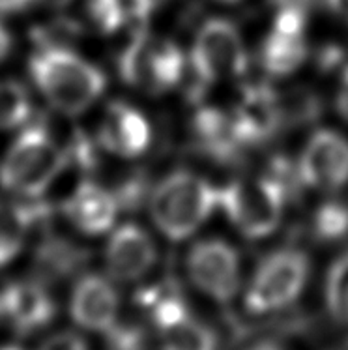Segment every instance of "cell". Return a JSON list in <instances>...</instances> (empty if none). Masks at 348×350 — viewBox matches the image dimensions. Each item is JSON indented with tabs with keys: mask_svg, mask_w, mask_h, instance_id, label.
<instances>
[{
	"mask_svg": "<svg viewBox=\"0 0 348 350\" xmlns=\"http://www.w3.org/2000/svg\"><path fill=\"white\" fill-rule=\"evenodd\" d=\"M29 70L43 98L64 115L85 113L107 85L98 66L57 43H45L36 51L30 57Z\"/></svg>",
	"mask_w": 348,
	"mask_h": 350,
	"instance_id": "cell-1",
	"label": "cell"
},
{
	"mask_svg": "<svg viewBox=\"0 0 348 350\" xmlns=\"http://www.w3.org/2000/svg\"><path fill=\"white\" fill-rule=\"evenodd\" d=\"M217 206V191L189 171H174L152 191L150 215L157 230L172 242L195 234Z\"/></svg>",
	"mask_w": 348,
	"mask_h": 350,
	"instance_id": "cell-2",
	"label": "cell"
},
{
	"mask_svg": "<svg viewBox=\"0 0 348 350\" xmlns=\"http://www.w3.org/2000/svg\"><path fill=\"white\" fill-rule=\"evenodd\" d=\"M66 165L68 154L49 131L32 126L8 148L0 165V184L12 193L36 199L57 182Z\"/></svg>",
	"mask_w": 348,
	"mask_h": 350,
	"instance_id": "cell-3",
	"label": "cell"
},
{
	"mask_svg": "<svg viewBox=\"0 0 348 350\" xmlns=\"http://www.w3.org/2000/svg\"><path fill=\"white\" fill-rule=\"evenodd\" d=\"M286 193L270 176L240 178L217 191V206L243 236L260 240L278 229L283 219Z\"/></svg>",
	"mask_w": 348,
	"mask_h": 350,
	"instance_id": "cell-4",
	"label": "cell"
},
{
	"mask_svg": "<svg viewBox=\"0 0 348 350\" xmlns=\"http://www.w3.org/2000/svg\"><path fill=\"white\" fill-rule=\"evenodd\" d=\"M191 70L195 75L193 98H200L208 86L221 79L245 73L247 53L235 23L213 17L200 27L191 47Z\"/></svg>",
	"mask_w": 348,
	"mask_h": 350,
	"instance_id": "cell-5",
	"label": "cell"
},
{
	"mask_svg": "<svg viewBox=\"0 0 348 350\" xmlns=\"http://www.w3.org/2000/svg\"><path fill=\"white\" fill-rule=\"evenodd\" d=\"M118 70L128 85L148 94H163L180 85L185 58L174 42L139 30L122 49Z\"/></svg>",
	"mask_w": 348,
	"mask_h": 350,
	"instance_id": "cell-6",
	"label": "cell"
},
{
	"mask_svg": "<svg viewBox=\"0 0 348 350\" xmlns=\"http://www.w3.org/2000/svg\"><path fill=\"white\" fill-rule=\"evenodd\" d=\"M311 262L304 251L284 247L256 266L245 291V306L253 313H271L298 300L309 278Z\"/></svg>",
	"mask_w": 348,
	"mask_h": 350,
	"instance_id": "cell-7",
	"label": "cell"
},
{
	"mask_svg": "<svg viewBox=\"0 0 348 350\" xmlns=\"http://www.w3.org/2000/svg\"><path fill=\"white\" fill-rule=\"evenodd\" d=\"M193 286L210 300L228 304L242 285L238 251L219 238L200 240L193 245L185 260Z\"/></svg>",
	"mask_w": 348,
	"mask_h": 350,
	"instance_id": "cell-8",
	"label": "cell"
},
{
	"mask_svg": "<svg viewBox=\"0 0 348 350\" xmlns=\"http://www.w3.org/2000/svg\"><path fill=\"white\" fill-rule=\"evenodd\" d=\"M144 301L152 311L161 350H215L217 341L212 328L195 319L182 298L152 293L144 296Z\"/></svg>",
	"mask_w": 348,
	"mask_h": 350,
	"instance_id": "cell-9",
	"label": "cell"
},
{
	"mask_svg": "<svg viewBox=\"0 0 348 350\" xmlns=\"http://www.w3.org/2000/svg\"><path fill=\"white\" fill-rule=\"evenodd\" d=\"M296 165L304 186L335 191L348 182V139L334 129H319L309 137Z\"/></svg>",
	"mask_w": 348,
	"mask_h": 350,
	"instance_id": "cell-10",
	"label": "cell"
},
{
	"mask_svg": "<svg viewBox=\"0 0 348 350\" xmlns=\"http://www.w3.org/2000/svg\"><path fill=\"white\" fill-rule=\"evenodd\" d=\"M230 116L243 148L266 144L284 128L279 94L270 85L245 86Z\"/></svg>",
	"mask_w": 348,
	"mask_h": 350,
	"instance_id": "cell-11",
	"label": "cell"
},
{
	"mask_svg": "<svg viewBox=\"0 0 348 350\" xmlns=\"http://www.w3.org/2000/svg\"><path fill=\"white\" fill-rule=\"evenodd\" d=\"M120 296L113 279L101 273H86L73 286L70 317L79 328L107 334L118 322Z\"/></svg>",
	"mask_w": 348,
	"mask_h": 350,
	"instance_id": "cell-12",
	"label": "cell"
},
{
	"mask_svg": "<svg viewBox=\"0 0 348 350\" xmlns=\"http://www.w3.org/2000/svg\"><path fill=\"white\" fill-rule=\"evenodd\" d=\"M156 243L146 230L126 223L114 230L105 245V266L109 278L120 283L139 281L156 265Z\"/></svg>",
	"mask_w": 348,
	"mask_h": 350,
	"instance_id": "cell-13",
	"label": "cell"
},
{
	"mask_svg": "<svg viewBox=\"0 0 348 350\" xmlns=\"http://www.w3.org/2000/svg\"><path fill=\"white\" fill-rule=\"evenodd\" d=\"M98 137L105 150L118 157L133 159L148 150L152 129L139 109L124 101H113L101 118Z\"/></svg>",
	"mask_w": 348,
	"mask_h": 350,
	"instance_id": "cell-14",
	"label": "cell"
},
{
	"mask_svg": "<svg viewBox=\"0 0 348 350\" xmlns=\"http://www.w3.org/2000/svg\"><path fill=\"white\" fill-rule=\"evenodd\" d=\"M118 202L109 191L92 180L81 182L64 202V214L83 234L100 236L113 229L118 215Z\"/></svg>",
	"mask_w": 348,
	"mask_h": 350,
	"instance_id": "cell-15",
	"label": "cell"
},
{
	"mask_svg": "<svg viewBox=\"0 0 348 350\" xmlns=\"http://www.w3.org/2000/svg\"><path fill=\"white\" fill-rule=\"evenodd\" d=\"M2 319L21 334H32L47 326L55 317V301L47 288L36 281H23L0 291Z\"/></svg>",
	"mask_w": 348,
	"mask_h": 350,
	"instance_id": "cell-16",
	"label": "cell"
},
{
	"mask_svg": "<svg viewBox=\"0 0 348 350\" xmlns=\"http://www.w3.org/2000/svg\"><path fill=\"white\" fill-rule=\"evenodd\" d=\"M191 131L197 150L217 163H236L245 150L236 135L232 116L219 109H199L193 116Z\"/></svg>",
	"mask_w": 348,
	"mask_h": 350,
	"instance_id": "cell-17",
	"label": "cell"
},
{
	"mask_svg": "<svg viewBox=\"0 0 348 350\" xmlns=\"http://www.w3.org/2000/svg\"><path fill=\"white\" fill-rule=\"evenodd\" d=\"M307 57L306 36H291L271 29L260 47V64L273 77H286L304 64Z\"/></svg>",
	"mask_w": 348,
	"mask_h": 350,
	"instance_id": "cell-18",
	"label": "cell"
},
{
	"mask_svg": "<svg viewBox=\"0 0 348 350\" xmlns=\"http://www.w3.org/2000/svg\"><path fill=\"white\" fill-rule=\"evenodd\" d=\"M40 215V208L0 202V268L21 253L32 221Z\"/></svg>",
	"mask_w": 348,
	"mask_h": 350,
	"instance_id": "cell-19",
	"label": "cell"
},
{
	"mask_svg": "<svg viewBox=\"0 0 348 350\" xmlns=\"http://www.w3.org/2000/svg\"><path fill=\"white\" fill-rule=\"evenodd\" d=\"M29 90L17 81H0V131L23 126L30 118Z\"/></svg>",
	"mask_w": 348,
	"mask_h": 350,
	"instance_id": "cell-20",
	"label": "cell"
},
{
	"mask_svg": "<svg viewBox=\"0 0 348 350\" xmlns=\"http://www.w3.org/2000/svg\"><path fill=\"white\" fill-rule=\"evenodd\" d=\"M313 236L320 242H335L348 234V202L327 200L317 208L311 221Z\"/></svg>",
	"mask_w": 348,
	"mask_h": 350,
	"instance_id": "cell-21",
	"label": "cell"
},
{
	"mask_svg": "<svg viewBox=\"0 0 348 350\" xmlns=\"http://www.w3.org/2000/svg\"><path fill=\"white\" fill-rule=\"evenodd\" d=\"M324 294L330 313L348 326V251L330 266Z\"/></svg>",
	"mask_w": 348,
	"mask_h": 350,
	"instance_id": "cell-22",
	"label": "cell"
},
{
	"mask_svg": "<svg viewBox=\"0 0 348 350\" xmlns=\"http://www.w3.org/2000/svg\"><path fill=\"white\" fill-rule=\"evenodd\" d=\"M83 12L88 25L103 36L122 29L128 15L126 0H83Z\"/></svg>",
	"mask_w": 348,
	"mask_h": 350,
	"instance_id": "cell-23",
	"label": "cell"
},
{
	"mask_svg": "<svg viewBox=\"0 0 348 350\" xmlns=\"http://www.w3.org/2000/svg\"><path fill=\"white\" fill-rule=\"evenodd\" d=\"M38 350H90V347L81 334L64 329V332H55L47 339H43Z\"/></svg>",
	"mask_w": 348,
	"mask_h": 350,
	"instance_id": "cell-24",
	"label": "cell"
},
{
	"mask_svg": "<svg viewBox=\"0 0 348 350\" xmlns=\"http://www.w3.org/2000/svg\"><path fill=\"white\" fill-rule=\"evenodd\" d=\"M337 109L345 120H348V68L343 72V83L339 96H337Z\"/></svg>",
	"mask_w": 348,
	"mask_h": 350,
	"instance_id": "cell-25",
	"label": "cell"
},
{
	"mask_svg": "<svg viewBox=\"0 0 348 350\" xmlns=\"http://www.w3.org/2000/svg\"><path fill=\"white\" fill-rule=\"evenodd\" d=\"M36 0H0V14H14L34 4Z\"/></svg>",
	"mask_w": 348,
	"mask_h": 350,
	"instance_id": "cell-26",
	"label": "cell"
},
{
	"mask_svg": "<svg viewBox=\"0 0 348 350\" xmlns=\"http://www.w3.org/2000/svg\"><path fill=\"white\" fill-rule=\"evenodd\" d=\"M12 45H14V42H12V34L8 32L6 27L0 25V62L6 60L8 55H10V51H12Z\"/></svg>",
	"mask_w": 348,
	"mask_h": 350,
	"instance_id": "cell-27",
	"label": "cell"
},
{
	"mask_svg": "<svg viewBox=\"0 0 348 350\" xmlns=\"http://www.w3.org/2000/svg\"><path fill=\"white\" fill-rule=\"evenodd\" d=\"M326 4L334 14H337L345 21H348V0H326Z\"/></svg>",
	"mask_w": 348,
	"mask_h": 350,
	"instance_id": "cell-28",
	"label": "cell"
},
{
	"mask_svg": "<svg viewBox=\"0 0 348 350\" xmlns=\"http://www.w3.org/2000/svg\"><path fill=\"white\" fill-rule=\"evenodd\" d=\"M249 350H286L283 349V347H279V345L276 343H260V345H255L253 349Z\"/></svg>",
	"mask_w": 348,
	"mask_h": 350,
	"instance_id": "cell-29",
	"label": "cell"
},
{
	"mask_svg": "<svg viewBox=\"0 0 348 350\" xmlns=\"http://www.w3.org/2000/svg\"><path fill=\"white\" fill-rule=\"evenodd\" d=\"M0 350H25L21 347H15V345H8V347H0Z\"/></svg>",
	"mask_w": 348,
	"mask_h": 350,
	"instance_id": "cell-30",
	"label": "cell"
},
{
	"mask_svg": "<svg viewBox=\"0 0 348 350\" xmlns=\"http://www.w3.org/2000/svg\"><path fill=\"white\" fill-rule=\"evenodd\" d=\"M221 2H225V4H236V2H240V0H221Z\"/></svg>",
	"mask_w": 348,
	"mask_h": 350,
	"instance_id": "cell-31",
	"label": "cell"
}]
</instances>
